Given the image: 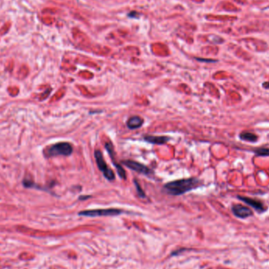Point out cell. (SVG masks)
<instances>
[{"label":"cell","instance_id":"6da1fadb","mask_svg":"<svg viewBox=\"0 0 269 269\" xmlns=\"http://www.w3.org/2000/svg\"><path fill=\"white\" fill-rule=\"evenodd\" d=\"M202 185V181L198 178H189L168 183L164 186V191L173 196L181 195Z\"/></svg>","mask_w":269,"mask_h":269},{"label":"cell","instance_id":"7a4b0ae2","mask_svg":"<svg viewBox=\"0 0 269 269\" xmlns=\"http://www.w3.org/2000/svg\"><path fill=\"white\" fill-rule=\"evenodd\" d=\"M72 153V147L70 143L61 142L49 146L46 149L45 154L46 157L69 156Z\"/></svg>","mask_w":269,"mask_h":269},{"label":"cell","instance_id":"3957f363","mask_svg":"<svg viewBox=\"0 0 269 269\" xmlns=\"http://www.w3.org/2000/svg\"><path fill=\"white\" fill-rule=\"evenodd\" d=\"M122 213V211L118 208H102V209L84 210L78 213L79 216L88 217H113Z\"/></svg>","mask_w":269,"mask_h":269},{"label":"cell","instance_id":"277c9868","mask_svg":"<svg viewBox=\"0 0 269 269\" xmlns=\"http://www.w3.org/2000/svg\"><path fill=\"white\" fill-rule=\"evenodd\" d=\"M95 158L96 163H97L98 168L99 170L103 173L104 176L108 180H113L115 179V175L113 173V170L109 169L107 164L104 160L102 154L99 149H95Z\"/></svg>","mask_w":269,"mask_h":269},{"label":"cell","instance_id":"5b68a950","mask_svg":"<svg viewBox=\"0 0 269 269\" xmlns=\"http://www.w3.org/2000/svg\"><path fill=\"white\" fill-rule=\"evenodd\" d=\"M122 164L124 165L127 166L128 169H131L133 171H135V172H139V173H141L143 175H149L151 173H153L152 170L149 169V168L146 167L144 164H141L139 162H137V161H131V160H125L122 162Z\"/></svg>","mask_w":269,"mask_h":269},{"label":"cell","instance_id":"8992f818","mask_svg":"<svg viewBox=\"0 0 269 269\" xmlns=\"http://www.w3.org/2000/svg\"><path fill=\"white\" fill-rule=\"evenodd\" d=\"M232 213L234 215L236 216L238 218L245 219L253 215V212L251 209L242 205H234L232 206Z\"/></svg>","mask_w":269,"mask_h":269},{"label":"cell","instance_id":"52a82bcc","mask_svg":"<svg viewBox=\"0 0 269 269\" xmlns=\"http://www.w3.org/2000/svg\"><path fill=\"white\" fill-rule=\"evenodd\" d=\"M238 198L239 199V200L244 202L245 203L247 204V205L253 207V208H255V209H256L257 211H258L259 213H262L264 211V205H263L262 202H260V201L256 200V199L249 198L247 197H242V196H238Z\"/></svg>","mask_w":269,"mask_h":269},{"label":"cell","instance_id":"ba28073f","mask_svg":"<svg viewBox=\"0 0 269 269\" xmlns=\"http://www.w3.org/2000/svg\"><path fill=\"white\" fill-rule=\"evenodd\" d=\"M143 124V119L139 116H133L128 118L127 121V126L130 129H136L140 128Z\"/></svg>","mask_w":269,"mask_h":269},{"label":"cell","instance_id":"9c48e42d","mask_svg":"<svg viewBox=\"0 0 269 269\" xmlns=\"http://www.w3.org/2000/svg\"><path fill=\"white\" fill-rule=\"evenodd\" d=\"M144 139L148 143L154 144H164L169 140V137L166 136H155V135H147L144 137Z\"/></svg>","mask_w":269,"mask_h":269},{"label":"cell","instance_id":"30bf717a","mask_svg":"<svg viewBox=\"0 0 269 269\" xmlns=\"http://www.w3.org/2000/svg\"><path fill=\"white\" fill-rule=\"evenodd\" d=\"M239 138L241 139L242 140H244V141L255 143V142L257 140L258 137L257 136L256 134L252 132H249V131H243V132H242L241 134H239Z\"/></svg>","mask_w":269,"mask_h":269},{"label":"cell","instance_id":"8fae6325","mask_svg":"<svg viewBox=\"0 0 269 269\" xmlns=\"http://www.w3.org/2000/svg\"><path fill=\"white\" fill-rule=\"evenodd\" d=\"M134 185H135V188H136V191H137V194H138V195L139 196L140 198H146V194H145V192L143 191V190L142 189L141 186H140V184L139 183L138 181L134 179Z\"/></svg>","mask_w":269,"mask_h":269},{"label":"cell","instance_id":"7c38bea8","mask_svg":"<svg viewBox=\"0 0 269 269\" xmlns=\"http://www.w3.org/2000/svg\"><path fill=\"white\" fill-rule=\"evenodd\" d=\"M254 152L257 156H269V149L267 148H260L256 149Z\"/></svg>","mask_w":269,"mask_h":269},{"label":"cell","instance_id":"4fadbf2b","mask_svg":"<svg viewBox=\"0 0 269 269\" xmlns=\"http://www.w3.org/2000/svg\"><path fill=\"white\" fill-rule=\"evenodd\" d=\"M197 60L200 61H205V62H216L217 61V60H213V59H205V58H196Z\"/></svg>","mask_w":269,"mask_h":269},{"label":"cell","instance_id":"5bb4252c","mask_svg":"<svg viewBox=\"0 0 269 269\" xmlns=\"http://www.w3.org/2000/svg\"><path fill=\"white\" fill-rule=\"evenodd\" d=\"M90 195H87V196H81L80 197V200H84V199H87V198H90Z\"/></svg>","mask_w":269,"mask_h":269}]
</instances>
